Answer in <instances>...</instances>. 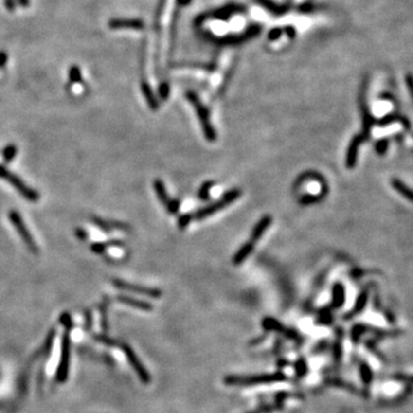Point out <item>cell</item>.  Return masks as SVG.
<instances>
[{
	"label": "cell",
	"instance_id": "obj_18",
	"mask_svg": "<svg viewBox=\"0 0 413 413\" xmlns=\"http://www.w3.org/2000/svg\"><path fill=\"white\" fill-rule=\"evenodd\" d=\"M392 185L399 194L403 195L405 198H408L409 201L413 202V191L410 190L405 184H403V182L401 180H398V179H393Z\"/></svg>",
	"mask_w": 413,
	"mask_h": 413
},
{
	"label": "cell",
	"instance_id": "obj_10",
	"mask_svg": "<svg viewBox=\"0 0 413 413\" xmlns=\"http://www.w3.org/2000/svg\"><path fill=\"white\" fill-rule=\"evenodd\" d=\"M92 223L94 224V225H97L99 229L102 230V231L105 232H111L113 230H121V231H129L130 226L126 225V224L121 223V222H116V220H106L102 218H99V217L93 216L91 218Z\"/></svg>",
	"mask_w": 413,
	"mask_h": 413
},
{
	"label": "cell",
	"instance_id": "obj_29",
	"mask_svg": "<svg viewBox=\"0 0 413 413\" xmlns=\"http://www.w3.org/2000/svg\"><path fill=\"white\" fill-rule=\"evenodd\" d=\"M166 208H168L169 213L170 214H177V211L179 209V202L175 200H170L169 201V203L166 204Z\"/></svg>",
	"mask_w": 413,
	"mask_h": 413
},
{
	"label": "cell",
	"instance_id": "obj_37",
	"mask_svg": "<svg viewBox=\"0 0 413 413\" xmlns=\"http://www.w3.org/2000/svg\"><path fill=\"white\" fill-rule=\"evenodd\" d=\"M294 2H295V4H301V2H303L304 0H293Z\"/></svg>",
	"mask_w": 413,
	"mask_h": 413
},
{
	"label": "cell",
	"instance_id": "obj_4",
	"mask_svg": "<svg viewBox=\"0 0 413 413\" xmlns=\"http://www.w3.org/2000/svg\"><path fill=\"white\" fill-rule=\"evenodd\" d=\"M186 97L188 100L191 101V104L194 106L195 109H197V114L198 118H200L201 122V126H202L204 136H206L207 140H209V142H215L216 140V132L215 130H214L213 126L210 124L209 122V115H208V110L206 108L203 107V105L201 104L200 100H198L197 94H194L193 92H188L186 94Z\"/></svg>",
	"mask_w": 413,
	"mask_h": 413
},
{
	"label": "cell",
	"instance_id": "obj_28",
	"mask_svg": "<svg viewBox=\"0 0 413 413\" xmlns=\"http://www.w3.org/2000/svg\"><path fill=\"white\" fill-rule=\"evenodd\" d=\"M84 316H85V329L86 331H89V329L92 327V324H93V316H92V312L90 311L89 309H85Z\"/></svg>",
	"mask_w": 413,
	"mask_h": 413
},
{
	"label": "cell",
	"instance_id": "obj_13",
	"mask_svg": "<svg viewBox=\"0 0 413 413\" xmlns=\"http://www.w3.org/2000/svg\"><path fill=\"white\" fill-rule=\"evenodd\" d=\"M117 300L120 301L121 303L126 304V305H130V306H132V308H136V309L146 310V311H149V310L153 309V306L150 305L149 303L144 302V301H140V300L132 299V297H129V296L121 295V296L117 297Z\"/></svg>",
	"mask_w": 413,
	"mask_h": 413
},
{
	"label": "cell",
	"instance_id": "obj_27",
	"mask_svg": "<svg viewBox=\"0 0 413 413\" xmlns=\"http://www.w3.org/2000/svg\"><path fill=\"white\" fill-rule=\"evenodd\" d=\"M192 220H193V215H191V214H185V215L180 216V218H179L178 225L180 229H185Z\"/></svg>",
	"mask_w": 413,
	"mask_h": 413
},
{
	"label": "cell",
	"instance_id": "obj_25",
	"mask_svg": "<svg viewBox=\"0 0 413 413\" xmlns=\"http://www.w3.org/2000/svg\"><path fill=\"white\" fill-rule=\"evenodd\" d=\"M213 185H214V182H211V181L204 182V184L200 188V192H198V197H200L201 198H203V200H208V198H209V191H210V188L213 187Z\"/></svg>",
	"mask_w": 413,
	"mask_h": 413
},
{
	"label": "cell",
	"instance_id": "obj_20",
	"mask_svg": "<svg viewBox=\"0 0 413 413\" xmlns=\"http://www.w3.org/2000/svg\"><path fill=\"white\" fill-rule=\"evenodd\" d=\"M344 301V290L343 287L341 286V284H336L334 288H333V304L332 305L334 308H339L343 304Z\"/></svg>",
	"mask_w": 413,
	"mask_h": 413
},
{
	"label": "cell",
	"instance_id": "obj_36",
	"mask_svg": "<svg viewBox=\"0 0 413 413\" xmlns=\"http://www.w3.org/2000/svg\"><path fill=\"white\" fill-rule=\"evenodd\" d=\"M18 4H20L21 6H23V7H28L29 5H30V1H29V0H18Z\"/></svg>",
	"mask_w": 413,
	"mask_h": 413
},
{
	"label": "cell",
	"instance_id": "obj_7",
	"mask_svg": "<svg viewBox=\"0 0 413 413\" xmlns=\"http://www.w3.org/2000/svg\"><path fill=\"white\" fill-rule=\"evenodd\" d=\"M118 345H120V347L122 348L123 353L126 354V356L127 357V360L130 361L131 366L133 367L134 371H136L138 376H139L140 380H142L144 383H148L149 381H150L149 373L147 372L145 367L143 366V364L140 363V360L138 359L137 356H136V355H134L133 350H132V349H131L130 345H127L126 343H118Z\"/></svg>",
	"mask_w": 413,
	"mask_h": 413
},
{
	"label": "cell",
	"instance_id": "obj_30",
	"mask_svg": "<svg viewBox=\"0 0 413 413\" xmlns=\"http://www.w3.org/2000/svg\"><path fill=\"white\" fill-rule=\"evenodd\" d=\"M405 81H406V86H408V89H409L410 95H411V98L413 99V75H411V73H408V75H406V77H405Z\"/></svg>",
	"mask_w": 413,
	"mask_h": 413
},
{
	"label": "cell",
	"instance_id": "obj_26",
	"mask_svg": "<svg viewBox=\"0 0 413 413\" xmlns=\"http://www.w3.org/2000/svg\"><path fill=\"white\" fill-rule=\"evenodd\" d=\"M95 341L101 342V343L107 344V345H111V347H114V345H118V342H116L113 339L108 338V336L106 335H94Z\"/></svg>",
	"mask_w": 413,
	"mask_h": 413
},
{
	"label": "cell",
	"instance_id": "obj_32",
	"mask_svg": "<svg viewBox=\"0 0 413 413\" xmlns=\"http://www.w3.org/2000/svg\"><path fill=\"white\" fill-rule=\"evenodd\" d=\"M160 95L163 99H166L169 95V86L168 84H165V83H162L161 85H160Z\"/></svg>",
	"mask_w": 413,
	"mask_h": 413
},
{
	"label": "cell",
	"instance_id": "obj_5",
	"mask_svg": "<svg viewBox=\"0 0 413 413\" xmlns=\"http://www.w3.org/2000/svg\"><path fill=\"white\" fill-rule=\"evenodd\" d=\"M286 379V376L283 373L274 374H263V376H252V377H227L225 382L229 385H255V383L275 382V381H283Z\"/></svg>",
	"mask_w": 413,
	"mask_h": 413
},
{
	"label": "cell",
	"instance_id": "obj_9",
	"mask_svg": "<svg viewBox=\"0 0 413 413\" xmlns=\"http://www.w3.org/2000/svg\"><path fill=\"white\" fill-rule=\"evenodd\" d=\"M108 27L113 30H122V29H130V30H144L145 22L139 18H113L108 22Z\"/></svg>",
	"mask_w": 413,
	"mask_h": 413
},
{
	"label": "cell",
	"instance_id": "obj_24",
	"mask_svg": "<svg viewBox=\"0 0 413 413\" xmlns=\"http://www.w3.org/2000/svg\"><path fill=\"white\" fill-rule=\"evenodd\" d=\"M60 323L61 325L65 326L66 331H72V328L73 327V322L72 316H70L69 312H63L62 315L60 316Z\"/></svg>",
	"mask_w": 413,
	"mask_h": 413
},
{
	"label": "cell",
	"instance_id": "obj_31",
	"mask_svg": "<svg viewBox=\"0 0 413 413\" xmlns=\"http://www.w3.org/2000/svg\"><path fill=\"white\" fill-rule=\"evenodd\" d=\"M75 234L81 241H86V240H88V233L83 229H81V227H77V229L75 230Z\"/></svg>",
	"mask_w": 413,
	"mask_h": 413
},
{
	"label": "cell",
	"instance_id": "obj_19",
	"mask_svg": "<svg viewBox=\"0 0 413 413\" xmlns=\"http://www.w3.org/2000/svg\"><path fill=\"white\" fill-rule=\"evenodd\" d=\"M154 190L156 192V195H158L159 200L161 201V202L166 206V204L169 203V201H170V198H169L168 194H166V190L164 184H163L162 180H160V179H155L154 180Z\"/></svg>",
	"mask_w": 413,
	"mask_h": 413
},
{
	"label": "cell",
	"instance_id": "obj_15",
	"mask_svg": "<svg viewBox=\"0 0 413 413\" xmlns=\"http://www.w3.org/2000/svg\"><path fill=\"white\" fill-rule=\"evenodd\" d=\"M142 91H143L144 97H145V99L147 100V104H148L149 107L152 108L153 110L158 109V108H159L158 100H156L154 92L152 91V89H150L149 84L146 81H142Z\"/></svg>",
	"mask_w": 413,
	"mask_h": 413
},
{
	"label": "cell",
	"instance_id": "obj_21",
	"mask_svg": "<svg viewBox=\"0 0 413 413\" xmlns=\"http://www.w3.org/2000/svg\"><path fill=\"white\" fill-rule=\"evenodd\" d=\"M18 153V147L14 145V144H9L5 147L4 152H2V159H4L5 163H9L12 162L13 160H14L15 155H17Z\"/></svg>",
	"mask_w": 413,
	"mask_h": 413
},
{
	"label": "cell",
	"instance_id": "obj_33",
	"mask_svg": "<svg viewBox=\"0 0 413 413\" xmlns=\"http://www.w3.org/2000/svg\"><path fill=\"white\" fill-rule=\"evenodd\" d=\"M8 56L7 53L4 52V51H0V68H4L6 62H7Z\"/></svg>",
	"mask_w": 413,
	"mask_h": 413
},
{
	"label": "cell",
	"instance_id": "obj_35",
	"mask_svg": "<svg viewBox=\"0 0 413 413\" xmlns=\"http://www.w3.org/2000/svg\"><path fill=\"white\" fill-rule=\"evenodd\" d=\"M299 365L300 366L297 367V373H299V376H302V374H304L305 373V364H304V361L303 360H300L299 361Z\"/></svg>",
	"mask_w": 413,
	"mask_h": 413
},
{
	"label": "cell",
	"instance_id": "obj_3",
	"mask_svg": "<svg viewBox=\"0 0 413 413\" xmlns=\"http://www.w3.org/2000/svg\"><path fill=\"white\" fill-rule=\"evenodd\" d=\"M8 218H9V222L12 223V225L15 227L17 232L20 234L22 240H23V242L25 243V246H27L29 251L34 252V254H37L38 246L36 245V242H35L31 233L29 232L28 227L25 226L24 220L20 215V213H18L17 210H11L8 213Z\"/></svg>",
	"mask_w": 413,
	"mask_h": 413
},
{
	"label": "cell",
	"instance_id": "obj_12",
	"mask_svg": "<svg viewBox=\"0 0 413 413\" xmlns=\"http://www.w3.org/2000/svg\"><path fill=\"white\" fill-rule=\"evenodd\" d=\"M361 140H363V138H361V137H355L353 139V142L350 143V146H349V149H348V153H347V166H348V168H350V169L354 168L355 164H356L358 146H359Z\"/></svg>",
	"mask_w": 413,
	"mask_h": 413
},
{
	"label": "cell",
	"instance_id": "obj_14",
	"mask_svg": "<svg viewBox=\"0 0 413 413\" xmlns=\"http://www.w3.org/2000/svg\"><path fill=\"white\" fill-rule=\"evenodd\" d=\"M252 249H254V243H252L251 241V242H246L245 245H243L242 247L240 248L239 251L235 252L234 257H233V263H234L235 265L241 264L242 262L245 261V259L247 258L248 256L251 254Z\"/></svg>",
	"mask_w": 413,
	"mask_h": 413
},
{
	"label": "cell",
	"instance_id": "obj_22",
	"mask_svg": "<svg viewBox=\"0 0 413 413\" xmlns=\"http://www.w3.org/2000/svg\"><path fill=\"white\" fill-rule=\"evenodd\" d=\"M108 304H109V302H108V299H107V297H105L104 302L100 304V306H99V309H100L102 328H104V331H108V316H107Z\"/></svg>",
	"mask_w": 413,
	"mask_h": 413
},
{
	"label": "cell",
	"instance_id": "obj_11",
	"mask_svg": "<svg viewBox=\"0 0 413 413\" xmlns=\"http://www.w3.org/2000/svg\"><path fill=\"white\" fill-rule=\"evenodd\" d=\"M271 223H272L271 217L270 216H264L263 218H262L257 224H256V226L254 227V230H252L251 235V239L252 243L258 241V240L261 239V236L264 234V232L269 229V226L271 225Z\"/></svg>",
	"mask_w": 413,
	"mask_h": 413
},
{
	"label": "cell",
	"instance_id": "obj_17",
	"mask_svg": "<svg viewBox=\"0 0 413 413\" xmlns=\"http://www.w3.org/2000/svg\"><path fill=\"white\" fill-rule=\"evenodd\" d=\"M113 246L120 247V246H124V243L122 241H116V240L108 242H95L93 245H91V251H93L94 254H102V252H105L108 248L113 247Z\"/></svg>",
	"mask_w": 413,
	"mask_h": 413
},
{
	"label": "cell",
	"instance_id": "obj_23",
	"mask_svg": "<svg viewBox=\"0 0 413 413\" xmlns=\"http://www.w3.org/2000/svg\"><path fill=\"white\" fill-rule=\"evenodd\" d=\"M69 79L72 83H82L81 69L77 66H72L69 69Z\"/></svg>",
	"mask_w": 413,
	"mask_h": 413
},
{
	"label": "cell",
	"instance_id": "obj_2",
	"mask_svg": "<svg viewBox=\"0 0 413 413\" xmlns=\"http://www.w3.org/2000/svg\"><path fill=\"white\" fill-rule=\"evenodd\" d=\"M240 195H241V191L238 190V188H234V190L226 192V193L223 195V198H220V200L217 201V202L210 204V206L203 208V209L198 210V213L193 216V218L202 219V218H206V217L210 216V215H214V214L217 213V211L222 210L225 207L230 206V204L233 203V201H235L236 198L240 197Z\"/></svg>",
	"mask_w": 413,
	"mask_h": 413
},
{
	"label": "cell",
	"instance_id": "obj_6",
	"mask_svg": "<svg viewBox=\"0 0 413 413\" xmlns=\"http://www.w3.org/2000/svg\"><path fill=\"white\" fill-rule=\"evenodd\" d=\"M69 357H70V335L69 331H66L62 336V343H61V360L59 369L56 372V381L59 383L66 382L68 379L69 372Z\"/></svg>",
	"mask_w": 413,
	"mask_h": 413
},
{
	"label": "cell",
	"instance_id": "obj_16",
	"mask_svg": "<svg viewBox=\"0 0 413 413\" xmlns=\"http://www.w3.org/2000/svg\"><path fill=\"white\" fill-rule=\"evenodd\" d=\"M264 327L269 328V329H274V331L283 333V334H285L286 336H289V338H292V339L297 338L295 333L290 332L289 329H286L283 325H280L279 323L275 322V320H273V319H265L264 320Z\"/></svg>",
	"mask_w": 413,
	"mask_h": 413
},
{
	"label": "cell",
	"instance_id": "obj_1",
	"mask_svg": "<svg viewBox=\"0 0 413 413\" xmlns=\"http://www.w3.org/2000/svg\"><path fill=\"white\" fill-rule=\"evenodd\" d=\"M0 178H2L4 180L9 182V184H11L22 197L27 198V200L31 201V202H37V201L39 200L40 195L37 191L29 187L18 176L15 175L14 172H12L11 170H8L4 165H0Z\"/></svg>",
	"mask_w": 413,
	"mask_h": 413
},
{
	"label": "cell",
	"instance_id": "obj_8",
	"mask_svg": "<svg viewBox=\"0 0 413 413\" xmlns=\"http://www.w3.org/2000/svg\"><path fill=\"white\" fill-rule=\"evenodd\" d=\"M113 285L116 288H118V289L129 290V292L142 294V295L154 297V299H158V297L162 295L161 290L155 289V288H147V287H143V286H138V285L126 283V281H123V280H120V279H113Z\"/></svg>",
	"mask_w": 413,
	"mask_h": 413
},
{
	"label": "cell",
	"instance_id": "obj_34",
	"mask_svg": "<svg viewBox=\"0 0 413 413\" xmlns=\"http://www.w3.org/2000/svg\"><path fill=\"white\" fill-rule=\"evenodd\" d=\"M5 5H6V8H7L8 11L13 12L15 8V0H5Z\"/></svg>",
	"mask_w": 413,
	"mask_h": 413
}]
</instances>
